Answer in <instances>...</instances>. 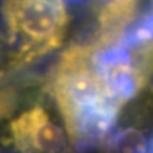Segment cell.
<instances>
[{"mask_svg": "<svg viewBox=\"0 0 153 153\" xmlns=\"http://www.w3.org/2000/svg\"><path fill=\"white\" fill-rule=\"evenodd\" d=\"M1 13L16 65L48 54L64 41L70 20L64 0H3Z\"/></svg>", "mask_w": 153, "mask_h": 153, "instance_id": "1", "label": "cell"}, {"mask_svg": "<svg viewBox=\"0 0 153 153\" xmlns=\"http://www.w3.org/2000/svg\"><path fill=\"white\" fill-rule=\"evenodd\" d=\"M94 54L95 50L91 47L72 44L61 54L48 76V89L64 119L70 139L88 114L111 101L95 71Z\"/></svg>", "mask_w": 153, "mask_h": 153, "instance_id": "2", "label": "cell"}, {"mask_svg": "<svg viewBox=\"0 0 153 153\" xmlns=\"http://www.w3.org/2000/svg\"><path fill=\"white\" fill-rule=\"evenodd\" d=\"M92 62L105 95L118 106L142 91L140 74L133 53L120 43L97 51Z\"/></svg>", "mask_w": 153, "mask_h": 153, "instance_id": "3", "label": "cell"}, {"mask_svg": "<svg viewBox=\"0 0 153 153\" xmlns=\"http://www.w3.org/2000/svg\"><path fill=\"white\" fill-rule=\"evenodd\" d=\"M9 132L11 145L20 153H67L65 133L41 105L14 118Z\"/></svg>", "mask_w": 153, "mask_h": 153, "instance_id": "4", "label": "cell"}, {"mask_svg": "<svg viewBox=\"0 0 153 153\" xmlns=\"http://www.w3.org/2000/svg\"><path fill=\"white\" fill-rule=\"evenodd\" d=\"M148 148L145 133L133 126L114 132L105 142V149L111 153H148Z\"/></svg>", "mask_w": 153, "mask_h": 153, "instance_id": "5", "label": "cell"}, {"mask_svg": "<svg viewBox=\"0 0 153 153\" xmlns=\"http://www.w3.org/2000/svg\"><path fill=\"white\" fill-rule=\"evenodd\" d=\"M17 94L13 88H1L0 89V119L11 115L13 109L16 108Z\"/></svg>", "mask_w": 153, "mask_h": 153, "instance_id": "6", "label": "cell"}, {"mask_svg": "<svg viewBox=\"0 0 153 153\" xmlns=\"http://www.w3.org/2000/svg\"><path fill=\"white\" fill-rule=\"evenodd\" d=\"M148 153H153V137H152V140H150V143H149V148H148Z\"/></svg>", "mask_w": 153, "mask_h": 153, "instance_id": "7", "label": "cell"}, {"mask_svg": "<svg viewBox=\"0 0 153 153\" xmlns=\"http://www.w3.org/2000/svg\"><path fill=\"white\" fill-rule=\"evenodd\" d=\"M70 1H74V3H75V1H81V0H70Z\"/></svg>", "mask_w": 153, "mask_h": 153, "instance_id": "8", "label": "cell"}]
</instances>
